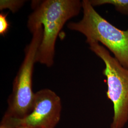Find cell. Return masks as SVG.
<instances>
[{
	"label": "cell",
	"mask_w": 128,
	"mask_h": 128,
	"mask_svg": "<svg viewBox=\"0 0 128 128\" xmlns=\"http://www.w3.org/2000/svg\"><path fill=\"white\" fill-rule=\"evenodd\" d=\"M17 128H30L29 127H19Z\"/></svg>",
	"instance_id": "obj_10"
},
{
	"label": "cell",
	"mask_w": 128,
	"mask_h": 128,
	"mask_svg": "<svg viewBox=\"0 0 128 128\" xmlns=\"http://www.w3.org/2000/svg\"><path fill=\"white\" fill-rule=\"evenodd\" d=\"M32 38L25 50V57L14 80L12 92L8 100L7 115L22 118L32 110L35 93L32 90V77L36 56L43 37V27L40 24L28 26Z\"/></svg>",
	"instance_id": "obj_3"
},
{
	"label": "cell",
	"mask_w": 128,
	"mask_h": 128,
	"mask_svg": "<svg viewBox=\"0 0 128 128\" xmlns=\"http://www.w3.org/2000/svg\"><path fill=\"white\" fill-rule=\"evenodd\" d=\"M61 102L60 97L49 89L35 93L32 112L22 118L5 114L2 122L12 128H54L60 120Z\"/></svg>",
	"instance_id": "obj_5"
},
{
	"label": "cell",
	"mask_w": 128,
	"mask_h": 128,
	"mask_svg": "<svg viewBox=\"0 0 128 128\" xmlns=\"http://www.w3.org/2000/svg\"><path fill=\"white\" fill-rule=\"evenodd\" d=\"M0 128H12L10 127L9 126L5 124H4L2 122L1 123L0 126Z\"/></svg>",
	"instance_id": "obj_9"
},
{
	"label": "cell",
	"mask_w": 128,
	"mask_h": 128,
	"mask_svg": "<svg viewBox=\"0 0 128 128\" xmlns=\"http://www.w3.org/2000/svg\"><path fill=\"white\" fill-rule=\"evenodd\" d=\"M24 0H1L0 2V10L9 9L12 12H17L24 4Z\"/></svg>",
	"instance_id": "obj_7"
},
{
	"label": "cell",
	"mask_w": 128,
	"mask_h": 128,
	"mask_svg": "<svg viewBox=\"0 0 128 128\" xmlns=\"http://www.w3.org/2000/svg\"><path fill=\"white\" fill-rule=\"evenodd\" d=\"M33 12L28 18L27 25L40 24L43 37L36 56V62L48 68L54 64L55 45L64 25L78 15L82 8L79 0H33Z\"/></svg>",
	"instance_id": "obj_1"
},
{
	"label": "cell",
	"mask_w": 128,
	"mask_h": 128,
	"mask_svg": "<svg viewBox=\"0 0 128 128\" xmlns=\"http://www.w3.org/2000/svg\"><path fill=\"white\" fill-rule=\"evenodd\" d=\"M7 15L8 14L4 12L0 14V34L2 36H4L9 28V22L7 19Z\"/></svg>",
	"instance_id": "obj_8"
},
{
	"label": "cell",
	"mask_w": 128,
	"mask_h": 128,
	"mask_svg": "<svg viewBox=\"0 0 128 128\" xmlns=\"http://www.w3.org/2000/svg\"><path fill=\"white\" fill-rule=\"evenodd\" d=\"M89 48L105 65L103 74L107 78V96L114 104V117L112 128H122L128 120V69L97 41L86 40Z\"/></svg>",
	"instance_id": "obj_4"
},
{
	"label": "cell",
	"mask_w": 128,
	"mask_h": 128,
	"mask_svg": "<svg viewBox=\"0 0 128 128\" xmlns=\"http://www.w3.org/2000/svg\"><path fill=\"white\" fill-rule=\"evenodd\" d=\"M82 4V19L76 22H69L68 28L82 33L86 40L101 43L124 68L128 69V29L122 30L110 23L96 12L89 0H83Z\"/></svg>",
	"instance_id": "obj_2"
},
{
	"label": "cell",
	"mask_w": 128,
	"mask_h": 128,
	"mask_svg": "<svg viewBox=\"0 0 128 128\" xmlns=\"http://www.w3.org/2000/svg\"><path fill=\"white\" fill-rule=\"evenodd\" d=\"M89 2L94 7L106 4H112L120 13L128 15V0H91Z\"/></svg>",
	"instance_id": "obj_6"
}]
</instances>
